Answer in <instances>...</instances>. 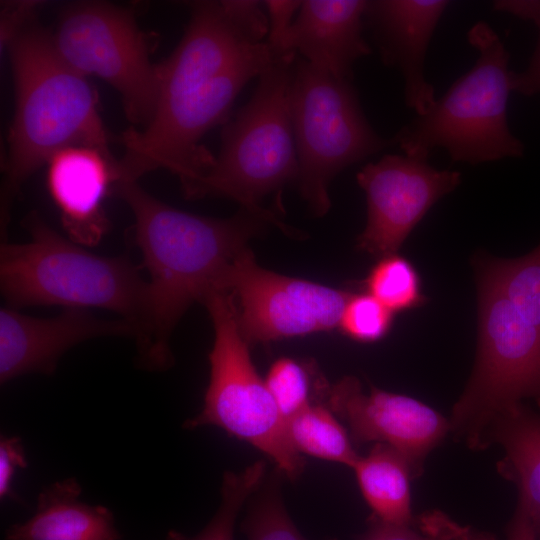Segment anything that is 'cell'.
<instances>
[{"mask_svg": "<svg viewBox=\"0 0 540 540\" xmlns=\"http://www.w3.org/2000/svg\"><path fill=\"white\" fill-rule=\"evenodd\" d=\"M365 286L393 313L417 308L426 301L417 270L397 253L381 257L369 271Z\"/></svg>", "mask_w": 540, "mask_h": 540, "instance_id": "cb8c5ba5", "label": "cell"}, {"mask_svg": "<svg viewBox=\"0 0 540 540\" xmlns=\"http://www.w3.org/2000/svg\"><path fill=\"white\" fill-rule=\"evenodd\" d=\"M277 479L262 486L248 509L242 524L248 540H306L285 509Z\"/></svg>", "mask_w": 540, "mask_h": 540, "instance_id": "d4e9b609", "label": "cell"}, {"mask_svg": "<svg viewBox=\"0 0 540 540\" xmlns=\"http://www.w3.org/2000/svg\"><path fill=\"white\" fill-rule=\"evenodd\" d=\"M296 58L294 52L274 54L249 101L225 123L212 165L183 189L188 198L226 197L277 218L261 200L298 179L290 103Z\"/></svg>", "mask_w": 540, "mask_h": 540, "instance_id": "8992f818", "label": "cell"}, {"mask_svg": "<svg viewBox=\"0 0 540 540\" xmlns=\"http://www.w3.org/2000/svg\"><path fill=\"white\" fill-rule=\"evenodd\" d=\"M265 464L257 461L240 472H226L221 485L220 505L209 523L196 535L171 530L165 540H234L236 518L250 495L259 489Z\"/></svg>", "mask_w": 540, "mask_h": 540, "instance_id": "603a6c76", "label": "cell"}, {"mask_svg": "<svg viewBox=\"0 0 540 540\" xmlns=\"http://www.w3.org/2000/svg\"><path fill=\"white\" fill-rule=\"evenodd\" d=\"M61 57L84 76L95 75L121 95L127 118L145 127L158 96V64L131 12L103 2H81L60 15L52 35Z\"/></svg>", "mask_w": 540, "mask_h": 540, "instance_id": "30bf717a", "label": "cell"}, {"mask_svg": "<svg viewBox=\"0 0 540 540\" xmlns=\"http://www.w3.org/2000/svg\"><path fill=\"white\" fill-rule=\"evenodd\" d=\"M364 499L375 520L398 526L412 525L410 478L407 461L394 449L375 444L352 467Z\"/></svg>", "mask_w": 540, "mask_h": 540, "instance_id": "ffe728a7", "label": "cell"}, {"mask_svg": "<svg viewBox=\"0 0 540 540\" xmlns=\"http://www.w3.org/2000/svg\"><path fill=\"white\" fill-rule=\"evenodd\" d=\"M260 1H196L185 33L158 64L155 111L141 131L122 136L120 181L156 169L176 174L182 189L212 165L215 156L200 144L213 127L226 123L243 87L259 77L274 54L265 38L267 15Z\"/></svg>", "mask_w": 540, "mask_h": 540, "instance_id": "6da1fadb", "label": "cell"}, {"mask_svg": "<svg viewBox=\"0 0 540 540\" xmlns=\"http://www.w3.org/2000/svg\"><path fill=\"white\" fill-rule=\"evenodd\" d=\"M203 303L214 328L210 379L201 411L183 427L217 426L265 453L289 479H297L305 461L292 446L286 421L252 362L233 294L218 290Z\"/></svg>", "mask_w": 540, "mask_h": 540, "instance_id": "52a82bcc", "label": "cell"}, {"mask_svg": "<svg viewBox=\"0 0 540 540\" xmlns=\"http://www.w3.org/2000/svg\"><path fill=\"white\" fill-rule=\"evenodd\" d=\"M8 46L16 106L8 136L6 191L11 194L64 148L89 146L112 155L96 91L61 57L52 35L28 25Z\"/></svg>", "mask_w": 540, "mask_h": 540, "instance_id": "3957f363", "label": "cell"}, {"mask_svg": "<svg viewBox=\"0 0 540 540\" xmlns=\"http://www.w3.org/2000/svg\"><path fill=\"white\" fill-rule=\"evenodd\" d=\"M47 187L69 239L98 244L109 229L103 203L120 181L118 161L89 146H70L47 162Z\"/></svg>", "mask_w": 540, "mask_h": 540, "instance_id": "2e32d148", "label": "cell"}, {"mask_svg": "<svg viewBox=\"0 0 540 540\" xmlns=\"http://www.w3.org/2000/svg\"><path fill=\"white\" fill-rule=\"evenodd\" d=\"M298 159L297 186L313 215L331 206L329 184L350 165L394 140L382 138L367 120L352 81L338 79L296 58L290 92Z\"/></svg>", "mask_w": 540, "mask_h": 540, "instance_id": "ba28073f", "label": "cell"}, {"mask_svg": "<svg viewBox=\"0 0 540 540\" xmlns=\"http://www.w3.org/2000/svg\"><path fill=\"white\" fill-rule=\"evenodd\" d=\"M102 336L137 338L128 319L107 320L89 310L64 308L50 318L25 315L12 307L0 310V382L31 373L53 374L62 355L75 345Z\"/></svg>", "mask_w": 540, "mask_h": 540, "instance_id": "5bb4252c", "label": "cell"}, {"mask_svg": "<svg viewBox=\"0 0 540 540\" xmlns=\"http://www.w3.org/2000/svg\"><path fill=\"white\" fill-rule=\"evenodd\" d=\"M505 451L503 471L518 486L519 504L540 537V413L524 403L499 413L485 438Z\"/></svg>", "mask_w": 540, "mask_h": 540, "instance_id": "d6986e66", "label": "cell"}, {"mask_svg": "<svg viewBox=\"0 0 540 540\" xmlns=\"http://www.w3.org/2000/svg\"><path fill=\"white\" fill-rule=\"evenodd\" d=\"M37 6V2L29 1L12 2L5 5L1 21L2 42L9 44L21 30L28 26L27 22Z\"/></svg>", "mask_w": 540, "mask_h": 540, "instance_id": "1f68e13d", "label": "cell"}, {"mask_svg": "<svg viewBox=\"0 0 540 540\" xmlns=\"http://www.w3.org/2000/svg\"><path fill=\"white\" fill-rule=\"evenodd\" d=\"M467 39L478 52L474 66L393 137L405 155L427 160L434 149L444 148L452 161L471 165L524 155L507 120L509 52L482 20L469 29Z\"/></svg>", "mask_w": 540, "mask_h": 540, "instance_id": "5b68a950", "label": "cell"}, {"mask_svg": "<svg viewBox=\"0 0 540 540\" xmlns=\"http://www.w3.org/2000/svg\"><path fill=\"white\" fill-rule=\"evenodd\" d=\"M25 228L28 242H4L0 250L1 293L10 307L101 308L134 322L139 335L147 283L138 267L126 257L87 251L35 213Z\"/></svg>", "mask_w": 540, "mask_h": 540, "instance_id": "277c9868", "label": "cell"}, {"mask_svg": "<svg viewBox=\"0 0 540 540\" xmlns=\"http://www.w3.org/2000/svg\"><path fill=\"white\" fill-rule=\"evenodd\" d=\"M367 221L358 248L375 256L396 254L410 232L442 197L461 182L458 171L437 170L427 160L384 155L358 172Z\"/></svg>", "mask_w": 540, "mask_h": 540, "instance_id": "7c38bea8", "label": "cell"}, {"mask_svg": "<svg viewBox=\"0 0 540 540\" xmlns=\"http://www.w3.org/2000/svg\"><path fill=\"white\" fill-rule=\"evenodd\" d=\"M455 540H496L493 536L457 526Z\"/></svg>", "mask_w": 540, "mask_h": 540, "instance_id": "836d02e7", "label": "cell"}, {"mask_svg": "<svg viewBox=\"0 0 540 540\" xmlns=\"http://www.w3.org/2000/svg\"><path fill=\"white\" fill-rule=\"evenodd\" d=\"M28 465L22 440L18 436H1L0 439V498L19 501L13 491L12 481L18 469Z\"/></svg>", "mask_w": 540, "mask_h": 540, "instance_id": "f546056e", "label": "cell"}, {"mask_svg": "<svg viewBox=\"0 0 540 540\" xmlns=\"http://www.w3.org/2000/svg\"><path fill=\"white\" fill-rule=\"evenodd\" d=\"M419 531L411 525L398 526L374 520L361 540H455L458 524L439 512L422 515Z\"/></svg>", "mask_w": 540, "mask_h": 540, "instance_id": "f1b7e54d", "label": "cell"}, {"mask_svg": "<svg viewBox=\"0 0 540 540\" xmlns=\"http://www.w3.org/2000/svg\"><path fill=\"white\" fill-rule=\"evenodd\" d=\"M264 380L285 421L311 404L309 372L295 359H277Z\"/></svg>", "mask_w": 540, "mask_h": 540, "instance_id": "484cf974", "label": "cell"}, {"mask_svg": "<svg viewBox=\"0 0 540 540\" xmlns=\"http://www.w3.org/2000/svg\"><path fill=\"white\" fill-rule=\"evenodd\" d=\"M476 271L490 279L517 313L540 329V244L515 259L478 257Z\"/></svg>", "mask_w": 540, "mask_h": 540, "instance_id": "7402d4cb", "label": "cell"}, {"mask_svg": "<svg viewBox=\"0 0 540 540\" xmlns=\"http://www.w3.org/2000/svg\"><path fill=\"white\" fill-rule=\"evenodd\" d=\"M508 540H537V534L526 512L518 506L509 527Z\"/></svg>", "mask_w": 540, "mask_h": 540, "instance_id": "d6a6232c", "label": "cell"}, {"mask_svg": "<svg viewBox=\"0 0 540 540\" xmlns=\"http://www.w3.org/2000/svg\"><path fill=\"white\" fill-rule=\"evenodd\" d=\"M81 492L75 478L44 487L33 515L9 526L4 540H120L112 511L81 501Z\"/></svg>", "mask_w": 540, "mask_h": 540, "instance_id": "ac0fdd59", "label": "cell"}, {"mask_svg": "<svg viewBox=\"0 0 540 540\" xmlns=\"http://www.w3.org/2000/svg\"><path fill=\"white\" fill-rule=\"evenodd\" d=\"M478 347L471 377L453 407L450 430L472 448L506 409L532 399L540 408V329L524 320L485 275L477 273Z\"/></svg>", "mask_w": 540, "mask_h": 540, "instance_id": "9c48e42d", "label": "cell"}, {"mask_svg": "<svg viewBox=\"0 0 540 540\" xmlns=\"http://www.w3.org/2000/svg\"><path fill=\"white\" fill-rule=\"evenodd\" d=\"M116 193L131 209L135 241L146 268V300L136 339L139 363L148 370L172 365L171 334L194 302H204L222 289L237 255L268 224L292 233L278 218L244 208L226 219L176 209L143 190L136 182L119 181Z\"/></svg>", "mask_w": 540, "mask_h": 540, "instance_id": "7a4b0ae2", "label": "cell"}, {"mask_svg": "<svg viewBox=\"0 0 540 540\" xmlns=\"http://www.w3.org/2000/svg\"><path fill=\"white\" fill-rule=\"evenodd\" d=\"M494 10L512 14L531 21L538 29V39L527 67L517 73L512 71V91L525 96L540 94V0H499Z\"/></svg>", "mask_w": 540, "mask_h": 540, "instance_id": "83f0119b", "label": "cell"}, {"mask_svg": "<svg viewBox=\"0 0 540 540\" xmlns=\"http://www.w3.org/2000/svg\"><path fill=\"white\" fill-rule=\"evenodd\" d=\"M222 289L231 292L238 301L240 330L249 344L337 328L352 295L267 270L256 262L248 247L229 267Z\"/></svg>", "mask_w": 540, "mask_h": 540, "instance_id": "8fae6325", "label": "cell"}, {"mask_svg": "<svg viewBox=\"0 0 540 540\" xmlns=\"http://www.w3.org/2000/svg\"><path fill=\"white\" fill-rule=\"evenodd\" d=\"M298 0H267L268 34L266 42L273 54H278L282 41L301 6Z\"/></svg>", "mask_w": 540, "mask_h": 540, "instance_id": "4dcf8cb0", "label": "cell"}, {"mask_svg": "<svg viewBox=\"0 0 540 540\" xmlns=\"http://www.w3.org/2000/svg\"><path fill=\"white\" fill-rule=\"evenodd\" d=\"M288 438L299 454L353 467L360 455L353 448L347 430L332 410L310 404L286 420Z\"/></svg>", "mask_w": 540, "mask_h": 540, "instance_id": "44dd1931", "label": "cell"}, {"mask_svg": "<svg viewBox=\"0 0 540 540\" xmlns=\"http://www.w3.org/2000/svg\"><path fill=\"white\" fill-rule=\"evenodd\" d=\"M393 315L369 293L352 294L342 313L339 328L355 341L376 342L390 331Z\"/></svg>", "mask_w": 540, "mask_h": 540, "instance_id": "4316f807", "label": "cell"}, {"mask_svg": "<svg viewBox=\"0 0 540 540\" xmlns=\"http://www.w3.org/2000/svg\"><path fill=\"white\" fill-rule=\"evenodd\" d=\"M327 399L328 407L347 424L354 443L391 447L407 461L414 477L450 431L449 421L423 402L374 386L365 393L352 376L327 388Z\"/></svg>", "mask_w": 540, "mask_h": 540, "instance_id": "4fadbf2b", "label": "cell"}, {"mask_svg": "<svg viewBox=\"0 0 540 540\" xmlns=\"http://www.w3.org/2000/svg\"><path fill=\"white\" fill-rule=\"evenodd\" d=\"M366 0H304L278 54L302 59L332 76L353 80L354 63L368 55L364 13Z\"/></svg>", "mask_w": 540, "mask_h": 540, "instance_id": "e0dca14e", "label": "cell"}, {"mask_svg": "<svg viewBox=\"0 0 540 540\" xmlns=\"http://www.w3.org/2000/svg\"><path fill=\"white\" fill-rule=\"evenodd\" d=\"M445 0L367 1L364 24L385 66L396 68L404 79V100L424 114L436 101L425 78V59L436 26L448 7Z\"/></svg>", "mask_w": 540, "mask_h": 540, "instance_id": "9a60e30c", "label": "cell"}]
</instances>
